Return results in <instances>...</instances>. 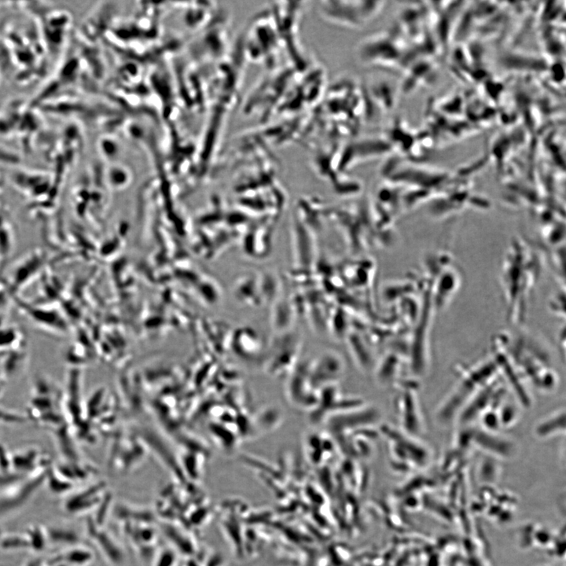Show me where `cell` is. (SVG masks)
<instances>
[{"mask_svg": "<svg viewBox=\"0 0 566 566\" xmlns=\"http://www.w3.org/2000/svg\"><path fill=\"white\" fill-rule=\"evenodd\" d=\"M45 260L44 253L38 250L28 255L18 264L12 274L9 285L11 295L15 296L21 287L26 285L27 282L35 276L45 264Z\"/></svg>", "mask_w": 566, "mask_h": 566, "instance_id": "1", "label": "cell"}, {"mask_svg": "<svg viewBox=\"0 0 566 566\" xmlns=\"http://www.w3.org/2000/svg\"><path fill=\"white\" fill-rule=\"evenodd\" d=\"M16 302L18 307L21 308L26 315L31 320H34L37 324L46 327H52V328L58 329L59 330H65L66 329V324L60 316L59 314L47 308H38L30 305L24 301H21L19 298H15Z\"/></svg>", "mask_w": 566, "mask_h": 566, "instance_id": "2", "label": "cell"}, {"mask_svg": "<svg viewBox=\"0 0 566 566\" xmlns=\"http://www.w3.org/2000/svg\"><path fill=\"white\" fill-rule=\"evenodd\" d=\"M98 490V487H91L89 489L78 493L67 500L65 508L68 513L72 514H79L88 510L96 503L101 502V498L98 497L97 491Z\"/></svg>", "mask_w": 566, "mask_h": 566, "instance_id": "3", "label": "cell"}, {"mask_svg": "<svg viewBox=\"0 0 566 566\" xmlns=\"http://www.w3.org/2000/svg\"><path fill=\"white\" fill-rule=\"evenodd\" d=\"M93 559L92 553L86 547H76L64 554L57 555L49 561L50 564H64L67 566H84Z\"/></svg>", "mask_w": 566, "mask_h": 566, "instance_id": "4", "label": "cell"}, {"mask_svg": "<svg viewBox=\"0 0 566 566\" xmlns=\"http://www.w3.org/2000/svg\"><path fill=\"white\" fill-rule=\"evenodd\" d=\"M6 211L0 210V257L5 259L11 253L14 245V234Z\"/></svg>", "mask_w": 566, "mask_h": 566, "instance_id": "5", "label": "cell"}, {"mask_svg": "<svg viewBox=\"0 0 566 566\" xmlns=\"http://www.w3.org/2000/svg\"><path fill=\"white\" fill-rule=\"evenodd\" d=\"M46 533L47 540L53 544L77 546L80 541V537L77 533L65 528H49L46 530Z\"/></svg>", "mask_w": 566, "mask_h": 566, "instance_id": "6", "label": "cell"}, {"mask_svg": "<svg viewBox=\"0 0 566 566\" xmlns=\"http://www.w3.org/2000/svg\"><path fill=\"white\" fill-rule=\"evenodd\" d=\"M26 538L29 543L30 549L36 551H41L45 549L47 540L46 530L39 526H32L27 530Z\"/></svg>", "mask_w": 566, "mask_h": 566, "instance_id": "7", "label": "cell"}, {"mask_svg": "<svg viewBox=\"0 0 566 566\" xmlns=\"http://www.w3.org/2000/svg\"><path fill=\"white\" fill-rule=\"evenodd\" d=\"M1 546L6 550L30 548L28 539L26 537H21V536L6 537L1 542Z\"/></svg>", "mask_w": 566, "mask_h": 566, "instance_id": "8", "label": "cell"}, {"mask_svg": "<svg viewBox=\"0 0 566 566\" xmlns=\"http://www.w3.org/2000/svg\"><path fill=\"white\" fill-rule=\"evenodd\" d=\"M177 564V554L173 550H164L156 557L155 566H175Z\"/></svg>", "mask_w": 566, "mask_h": 566, "instance_id": "9", "label": "cell"}, {"mask_svg": "<svg viewBox=\"0 0 566 566\" xmlns=\"http://www.w3.org/2000/svg\"><path fill=\"white\" fill-rule=\"evenodd\" d=\"M49 487L50 489L53 492L56 493V494H61V493L68 491V490L70 489L71 484L63 482V481H59L57 477H51L50 479Z\"/></svg>", "mask_w": 566, "mask_h": 566, "instance_id": "10", "label": "cell"}, {"mask_svg": "<svg viewBox=\"0 0 566 566\" xmlns=\"http://www.w3.org/2000/svg\"><path fill=\"white\" fill-rule=\"evenodd\" d=\"M43 564H44V561L42 560L35 559L28 562L26 566H42Z\"/></svg>", "mask_w": 566, "mask_h": 566, "instance_id": "11", "label": "cell"}, {"mask_svg": "<svg viewBox=\"0 0 566 566\" xmlns=\"http://www.w3.org/2000/svg\"><path fill=\"white\" fill-rule=\"evenodd\" d=\"M51 566H67V565H65V564H51Z\"/></svg>", "mask_w": 566, "mask_h": 566, "instance_id": "12", "label": "cell"}, {"mask_svg": "<svg viewBox=\"0 0 566 566\" xmlns=\"http://www.w3.org/2000/svg\"><path fill=\"white\" fill-rule=\"evenodd\" d=\"M1 537H2V531L0 529V538H1Z\"/></svg>", "mask_w": 566, "mask_h": 566, "instance_id": "13", "label": "cell"}]
</instances>
